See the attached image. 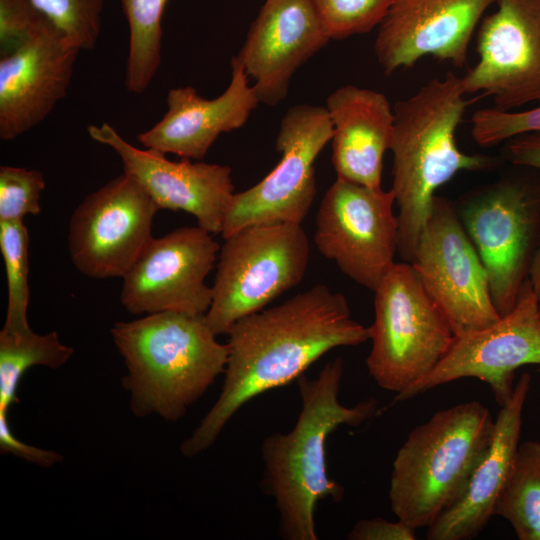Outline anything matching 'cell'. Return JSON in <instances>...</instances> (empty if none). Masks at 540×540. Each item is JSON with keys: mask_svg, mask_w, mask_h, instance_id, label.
Here are the masks:
<instances>
[{"mask_svg": "<svg viewBox=\"0 0 540 540\" xmlns=\"http://www.w3.org/2000/svg\"><path fill=\"white\" fill-rule=\"evenodd\" d=\"M221 392L180 451L191 458L210 448L228 421L255 397L297 380L329 351L370 340L346 297L323 284L237 321L227 333Z\"/></svg>", "mask_w": 540, "mask_h": 540, "instance_id": "cell-1", "label": "cell"}, {"mask_svg": "<svg viewBox=\"0 0 540 540\" xmlns=\"http://www.w3.org/2000/svg\"><path fill=\"white\" fill-rule=\"evenodd\" d=\"M343 374V359L337 357L317 377L301 375L297 379L301 409L294 427L270 434L261 444L262 486L274 500L282 539H318L317 504L327 499L339 502L344 495V488L328 475V438L340 426L357 427L377 412L373 398L354 406L339 402Z\"/></svg>", "mask_w": 540, "mask_h": 540, "instance_id": "cell-2", "label": "cell"}, {"mask_svg": "<svg viewBox=\"0 0 540 540\" xmlns=\"http://www.w3.org/2000/svg\"><path fill=\"white\" fill-rule=\"evenodd\" d=\"M461 77L433 78L394 105L393 185L399 213L398 254L411 263L430 215L436 190L458 172L485 170L496 159L467 154L456 131L468 101Z\"/></svg>", "mask_w": 540, "mask_h": 540, "instance_id": "cell-3", "label": "cell"}, {"mask_svg": "<svg viewBox=\"0 0 540 540\" xmlns=\"http://www.w3.org/2000/svg\"><path fill=\"white\" fill-rule=\"evenodd\" d=\"M127 375L122 385L137 417L156 414L176 422L199 400L228 360L205 315L159 312L111 328Z\"/></svg>", "mask_w": 540, "mask_h": 540, "instance_id": "cell-4", "label": "cell"}, {"mask_svg": "<svg viewBox=\"0 0 540 540\" xmlns=\"http://www.w3.org/2000/svg\"><path fill=\"white\" fill-rule=\"evenodd\" d=\"M494 431L489 409L476 400L437 411L412 429L392 464L395 516L415 529L432 525L466 489Z\"/></svg>", "mask_w": 540, "mask_h": 540, "instance_id": "cell-5", "label": "cell"}, {"mask_svg": "<svg viewBox=\"0 0 540 540\" xmlns=\"http://www.w3.org/2000/svg\"><path fill=\"white\" fill-rule=\"evenodd\" d=\"M518 167L467 193L456 206L486 269L500 317L515 306L540 238V171Z\"/></svg>", "mask_w": 540, "mask_h": 540, "instance_id": "cell-6", "label": "cell"}, {"mask_svg": "<svg viewBox=\"0 0 540 540\" xmlns=\"http://www.w3.org/2000/svg\"><path fill=\"white\" fill-rule=\"evenodd\" d=\"M374 293L366 366L379 387L399 394L438 365L456 336L410 263L396 262Z\"/></svg>", "mask_w": 540, "mask_h": 540, "instance_id": "cell-7", "label": "cell"}, {"mask_svg": "<svg viewBox=\"0 0 540 540\" xmlns=\"http://www.w3.org/2000/svg\"><path fill=\"white\" fill-rule=\"evenodd\" d=\"M309 259V240L301 224L255 225L224 238L207 324L217 336L227 334L237 321L297 286Z\"/></svg>", "mask_w": 540, "mask_h": 540, "instance_id": "cell-8", "label": "cell"}, {"mask_svg": "<svg viewBox=\"0 0 540 540\" xmlns=\"http://www.w3.org/2000/svg\"><path fill=\"white\" fill-rule=\"evenodd\" d=\"M331 137L332 123L325 106L290 107L276 137V150L281 154L278 164L254 186L234 193L222 237L255 225L301 224L317 193L314 162Z\"/></svg>", "mask_w": 540, "mask_h": 540, "instance_id": "cell-9", "label": "cell"}, {"mask_svg": "<svg viewBox=\"0 0 540 540\" xmlns=\"http://www.w3.org/2000/svg\"><path fill=\"white\" fill-rule=\"evenodd\" d=\"M410 264L456 337L500 318L486 269L449 199L435 196Z\"/></svg>", "mask_w": 540, "mask_h": 540, "instance_id": "cell-10", "label": "cell"}, {"mask_svg": "<svg viewBox=\"0 0 540 540\" xmlns=\"http://www.w3.org/2000/svg\"><path fill=\"white\" fill-rule=\"evenodd\" d=\"M392 189L336 179L319 205L314 243L340 271L375 291L396 263L399 223Z\"/></svg>", "mask_w": 540, "mask_h": 540, "instance_id": "cell-11", "label": "cell"}, {"mask_svg": "<svg viewBox=\"0 0 540 540\" xmlns=\"http://www.w3.org/2000/svg\"><path fill=\"white\" fill-rule=\"evenodd\" d=\"M158 210L125 173L87 195L68 228V249L76 269L94 279L122 278L153 238Z\"/></svg>", "mask_w": 540, "mask_h": 540, "instance_id": "cell-12", "label": "cell"}, {"mask_svg": "<svg viewBox=\"0 0 540 540\" xmlns=\"http://www.w3.org/2000/svg\"><path fill=\"white\" fill-rule=\"evenodd\" d=\"M539 301L529 278L513 309L490 326L455 337L438 365L423 379L396 394L394 402L461 378L488 384L502 407L514 391L515 371L528 364L540 365Z\"/></svg>", "mask_w": 540, "mask_h": 540, "instance_id": "cell-13", "label": "cell"}, {"mask_svg": "<svg viewBox=\"0 0 540 540\" xmlns=\"http://www.w3.org/2000/svg\"><path fill=\"white\" fill-rule=\"evenodd\" d=\"M219 250L212 233L199 225L153 237L122 277V305L135 315H205L212 302V287L205 280Z\"/></svg>", "mask_w": 540, "mask_h": 540, "instance_id": "cell-14", "label": "cell"}, {"mask_svg": "<svg viewBox=\"0 0 540 540\" xmlns=\"http://www.w3.org/2000/svg\"><path fill=\"white\" fill-rule=\"evenodd\" d=\"M477 32V63L461 77L466 94L480 93L513 110L540 101V0H495Z\"/></svg>", "mask_w": 540, "mask_h": 540, "instance_id": "cell-15", "label": "cell"}, {"mask_svg": "<svg viewBox=\"0 0 540 540\" xmlns=\"http://www.w3.org/2000/svg\"><path fill=\"white\" fill-rule=\"evenodd\" d=\"M89 136L114 150L125 174L132 177L159 209L184 211L212 234H221L227 208L234 195L231 168L227 165L171 161L159 151L140 149L108 123L91 124Z\"/></svg>", "mask_w": 540, "mask_h": 540, "instance_id": "cell-16", "label": "cell"}, {"mask_svg": "<svg viewBox=\"0 0 540 540\" xmlns=\"http://www.w3.org/2000/svg\"><path fill=\"white\" fill-rule=\"evenodd\" d=\"M495 0H394L378 26L374 52L386 75L432 56L462 67L484 12Z\"/></svg>", "mask_w": 540, "mask_h": 540, "instance_id": "cell-17", "label": "cell"}, {"mask_svg": "<svg viewBox=\"0 0 540 540\" xmlns=\"http://www.w3.org/2000/svg\"><path fill=\"white\" fill-rule=\"evenodd\" d=\"M330 40L313 0H265L235 56L259 102L275 106L295 72Z\"/></svg>", "mask_w": 540, "mask_h": 540, "instance_id": "cell-18", "label": "cell"}, {"mask_svg": "<svg viewBox=\"0 0 540 540\" xmlns=\"http://www.w3.org/2000/svg\"><path fill=\"white\" fill-rule=\"evenodd\" d=\"M80 50L49 24L0 58V138L10 141L40 124L67 94Z\"/></svg>", "mask_w": 540, "mask_h": 540, "instance_id": "cell-19", "label": "cell"}, {"mask_svg": "<svg viewBox=\"0 0 540 540\" xmlns=\"http://www.w3.org/2000/svg\"><path fill=\"white\" fill-rule=\"evenodd\" d=\"M230 66L229 85L214 99L202 98L191 86L170 89L166 113L137 136L138 142L144 148L198 160L219 135L242 127L260 102L236 56Z\"/></svg>", "mask_w": 540, "mask_h": 540, "instance_id": "cell-20", "label": "cell"}, {"mask_svg": "<svg viewBox=\"0 0 540 540\" xmlns=\"http://www.w3.org/2000/svg\"><path fill=\"white\" fill-rule=\"evenodd\" d=\"M332 123V164L337 179L382 189L385 152L391 149L394 111L378 91L343 85L326 100Z\"/></svg>", "mask_w": 540, "mask_h": 540, "instance_id": "cell-21", "label": "cell"}, {"mask_svg": "<svg viewBox=\"0 0 540 540\" xmlns=\"http://www.w3.org/2000/svg\"><path fill=\"white\" fill-rule=\"evenodd\" d=\"M531 385L524 373L510 400L495 419L491 445L477 465L459 499L427 528L428 540H470L495 515L497 499L510 473L520 445L522 413Z\"/></svg>", "mask_w": 540, "mask_h": 540, "instance_id": "cell-22", "label": "cell"}, {"mask_svg": "<svg viewBox=\"0 0 540 540\" xmlns=\"http://www.w3.org/2000/svg\"><path fill=\"white\" fill-rule=\"evenodd\" d=\"M494 514L510 523L519 540H540V441L519 445Z\"/></svg>", "mask_w": 540, "mask_h": 540, "instance_id": "cell-23", "label": "cell"}, {"mask_svg": "<svg viewBox=\"0 0 540 540\" xmlns=\"http://www.w3.org/2000/svg\"><path fill=\"white\" fill-rule=\"evenodd\" d=\"M167 0H121L129 26L125 86L142 94L154 79L162 47V17Z\"/></svg>", "mask_w": 540, "mask_h": 540, "instance_id": "cell-24", "label": "cell"}, {"mask_svg": "<svg viewBox=\"0 0 540 540\" xmlns=\"http://www.w3.org/2000/svg\"><path fill=\"white\" fill-rule=\"evenodd\" d=\"M72 347L60 342L51 331L40 335L33 331L12 337L0 332V412L18 403V385L25 372L34 366L62 367L72 356Z\"/></svg>", "mask_w": 540, "mask_h": 540, "instance_id": "cell-25", "label": "cell"}, {"mask_svg": "<svg viewBox=\"0 0 540 540\" xmlns=\"http://www.w3.org/2000/svg\"><path fill=\"white\" fill-rule=\"evenodd\" d=\"M29 235L23 220L0 221V250L8 287V304L2 333L20 337L32 331L27 320L29 304Z\"/></svg>", "mask_w": 540, "mask_h": 540, "instance_id": "cell-26", "label": "cell"}, {"mask_svg": "<svg viewBox=\"0 0 540 540\" xmlns=\"http://www.w3.org/2000/svg\"><path fill=\"white\" fill-rule=\"evenodd\" d=\"M63 38L79 50L96 46L104 0H32Z\"/></svg>", "mask_w": 540, "mask_h": 540, "instance_id": "cell-27", "label": "cell"}, {"mask_svg": "<svg viewBox=\"0 0 540 540\" xmlns=\"http://www.w3.org/2000/svg\"><path fill=\"white\" fill-rule=\"evenodd\" d=\"M330 39L363 34L379 26L394 0H313Z\"/></svg>", "mask_w": 540, "mask_h": 540, "instance_id": "cell-28", "label": "cell"}, {"mask_svg": "<svg viewBox=\"0 0 540 540\" xmlns=\"http://www.w3.org/2000/svg\"><path fill=\"white\" fill-rule=\"evenodd\" d=\"M45 189L43 174L22 167H0V221L23 220L41 212L39 199Z\"/></svg>", "mask_w": 540, "mask_h": 540, "instance_id": "cell-29", "label": "cell"}, {"mask_svg": "<svg viewBox=\"0 0 540 540\" xmlns=\"http://www.w3.org/2000/svg\"><path fill=\"white\" fill-rule=\"evenodd\" d=\"M537 131H540V105L522 111L482 108L476 110L471 117V136L478 145L484 147Z\"/></svg>", "mask_w": 540, "mask_h": 540, "instance_id": "cell-30", "label": "cell"}, {"mask_svg": "<svg viewBox=\"0 0 540 540\" xmlns=\"http://www.w3.org/2000/svg\"><path fill=\"white\" fill-rule=\"evenodd\" d=\"M51 24L32 0H0V54L8 55Z\"/></svg>", "mask_w": 540, "mask_h": 540, "instance_id": "cell-31", "label": "cell"}, {"mask_svg": "<svg viewBox=\"0 0 540 540\" xmlns=\"http://www.w3.org/2000/svg\"><path fill=\"white\" fill-rule=\"evenodd\" d=\"M0 451L42 467H51L63 460L56 451L34 447L16 438L9 427L6 412H0Z\"/></svg>", "mask_w": 540, "mask_h": 540, "instance_id": "cell-32", "label": "cell"}, {"mask_svg": "<svg viewBox=\"0 0 540 540\" xmlns=\"http://www.w3.org/2000/svg\"><path fill=\"white\" fill-rule=\"evenodd\" d=\"M415 528L402 520L395 522L382 518L358 521L348 534L351 540H414Z\"/></svg>", "mask_w": 540, "mask_h": 540, "instance_id": "cell-33", "label": "cell"}, {"mask_svg": "<svg viewBox=\"0 0 540 540\" xmlns=\"http://www.w3.org/2000/svg\"><path fill=\"white\" fill-rule=\"evenodd\" d=\"M502 157L514 166L540 171V131L521 134L505 141Z\"/></svg>", "mask_w": 540, "mask_h": 540, "instance_id": "cell-34", "label": "cell"}, {"mask_svg": "<svg viewBox=\"0 0 540 540\" xmlns=\"http://www.w3.org/2000/svg\"><path fill=\"white\" fill-rule=\"evenodd\" d=\"M529 280L540 303V238L531 265Z\"/></svg>", "mask_w": 540, "mask_h": 540, "instance_id": "cell-35", "label": "cell"}, {"mask_svg": "<svg viewBox=\"0 0 540 540\" xmlns=\"http://www.w3.org/2000/svg\"><path fill=\"white\" fill-rule=\"evenodd\" d=\"M539 319H540V305H539Z\"/></svg>", "mask_w": 540, "mask_h": 540, "instance_id": "cell-36", "label": "cell"}]
</instances>
